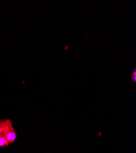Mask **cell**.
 Segmentation results:
<instances>
[{"instance_id":"1","label":"cell","mask_w":136,"mask_h":153,"mask_svg":"<svg viewBox=\"0 0 136 153\" xmlns=\"http://www.w3.org/2000/svg\"><path fill=\"white\" fill-rule=\"evenodd\" d=\"M0 135L6 137L9 144L15 141L17 134L10 120H0Z\"/></svg>"},{"instance_id":"2","label":"cell","mask_w":136,"mask_h":153,"mask_svg":"<svg viewBox=\"0 0 136 153\" xmlns=\"http://www.w3.org/2000/svg\"><path fill=\"white\" fill-rule=\"evenodd\" d=\"M9 142L4 136L0 135V147L7 146L9 145Z\"/></svg>"},{"instance_id":"3","label":"cell","mask_w":136,"mask_h":153,"mask_svg":"<svg viewBox=\"0 0 136 153\" xmlns=\"http://www.w3.org/2000/svg\"><path fill=\"white\" fill-rule=\"evenodd\" d=\"M131 80L132 82H134V83L136 82V69H134L133 71V72L131 74Z\"/></svg>"}]
</instances>
